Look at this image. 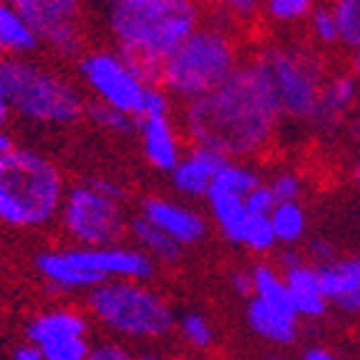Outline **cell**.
Returning a JSON list of instances; mask_svg holds the SVG:
<instances>
[{
  "instance_id": "1",
  "label": "cell",
  "mask_w": 360,
  "mask_h": 360,
  "mask_svg": "<svg viewBox=\"0 0 360 360\" xmlns=\"http://www.w3.org/2000/svg\"><path fill=\"white\" fill-rule=\"evenodd\" d=\"M283 124V111L257 56L245 60L227 84L184 103L181 134L234 162L264 154Z\"/></svg>"
},
{
  "instance_id": "2",
  "label": "cell",
  "mask_w": 360,
  "mask_h": 360,
  "mask_svg": "<svg viewBox=\"0 0 360 360\" xmlns=\"http://www.w3.org/2000/svg\"><path fill=\"white\" fill-rule=\"evenodd\" d=\"M205 23L194 0H124L108 6V33L114 49L149 84H159L162 66Z\"/></svg>"
},
{
  "instance_id": "3",
  "label": "cell",
  "mask_w": 360,
  "mask_h": 360,
  "mask_svg": "<svg viewBox=\"0 0 360 360\" xmlns=\"http://www.w3.org/2000/svg\"><path fill=\"white\" fill-rule=\"evenodd\" d=\"M68 184L53 156L33 146H13L0 159V224L46 229L58 222Z\"/></svg>"
},
{
  "instance_id": "4",
  "label": "cell",
  "mask_w": 360,
  "mask_h": 360,
  "mask_svg": "<svg viewBox=\"0 0 360 360\" xmlns=\"http://www.w3.org/2000/svg\"><path fill=\"white\" fill-rule=\"evenodd\" d=\"M232 20L205 15V23L162 66L159 86L181 103L197 101L227 84L245 63Z\"/></svg>"
},
{
  "instance_id": "5",
  "label": "cell",
  "mask_w": 360,
  "mask_h": 360,
  "mask_svg": "<svg viewBox=\"0 0 360 360\" xmlns=\"http://www.w3.org/2000/svg\"><path fill=\"white\" fill-rule=\"evenodd\" d=\"M0 91L13 114L38 129H68L86 119L81 84L36 58H0Z\"/></svg>"
},
{
  "instance_id": "6",
  "label": "cell",
  "mask_w": 360,
  "mask_h": 360,
  "mask_svg": "<svg viewBox=\"0 0 360 360\" xmlns=\"http://www.w3.org/2000/svg\"><path fill=\"white\" fill-rule=\"evenodd\" d=\"M89 318L121 340H159L176 328L172 302L149 283L114 280L86 292Z\"/></svg>"
},
{
  "instance_id": "7",
  "label": "cell",
  "mask_w": 360,
  "mask_h": 360,
  "mask_svg": "<svg viewBox=\"0 0 360 360\" xmlns=\"http://www.w3.org/2000/svg\"><path fill=\"white\" fill-rule=\"evenodd\" d=\"M257 60L267 71L283 119L307 127L320 101V91L330 76L323 56L310 46L270 43L257 53Z\"/></svg>"
},
{
  "instance_id": "8",
  "label": "cell",
  "mask_w": 360,
  "mask_h": 360,
  "mask_svg": "<svg viewBox=\"0 0 360 360\" xmlns=\"http://www.w3.org/2000/svg\"><path fill=\"white\" fill-rule=\"evenodd\" d=\"M58 224L76 247H103L127 237L131 217L124 202L101 194L89 181H78L68 186Z\"/></svg>"
},
{
  "instance_id": "9",
  "label": "cell",
  "mask_w": 360,
  "mask_h": 360,
  "mask_svg": "<svg viewBox=\"0 0 360 360\" xmlns=\"http://www.w3.org/2000/svg\"><path fill=\"white\" fill-rule=\"evenodd\" d=\"M81 89L94 101L139 119L144 111L149 84L116 49H91L76 60Z\"/></svg>"
},
{
  "instance_id": "10",
  "label": "cell",
  "mask_w": 360,
  "mask_h": 360,
  "mask_svg": "<svg viewBox=\"0 0 360 360\" xmlns=\"http://www.w3.org/2000/svg\"><path fill=\"white\" fill-rule=\"evenodd\" d=\"M36 33L41 49L73 60L86 53L84 0H8Z\"/></svg>"
},
{
  "instance_id": "11",
  "label": "cell",
  "mask_w": 360,
  "mask_h": 360,
  "mask_svg": "<svg viewBox=\"0 0 360 360\" xmlns=\"http://www.w3.org/2000/svg\"><path fill=\"white\" fill-rule=\"evenodd\" d=\"M73 262L89 272L98 285L114 280L149 283L156 275V262L136 245H103V247H66Z\"/></svg>"
},
{
  "instance_id": "12",
  "label": "cell",
  "mask_w": 360,
  "mask_h": 360,
  "mask_svg": "<svg viewBox=\"0 0 360 360\" xmlns=\"http://www.w3.org/2000/svg\"><path fill=\"white\" fill-rule=\"evenodd\" d=\"M139 214L149 219L164 234H169L181 250L202 245L207 240V234H210V219L199 210H194L189 202H184V199L151 194V197H146L141 202Z\"/></svg>"
},
{
  "instance_id": "13",
  "label": "cell",
  "mask_w": 360,
  "mask_h": 360,
  "mask_svg": "<svg viewBox=\"0 0 360 360\" xmlns=\"http://www.w3.org/2000/svg\"><path fill=\"white\" fill-rule=\"evenodd\" d=\"M136 136L146 164L154 172H162V174H172L186 151L184 136L176 129L172 114L141 116V119H136Z\"/></svg>"
},
{
  "instance_id": "14",
  "label": "cell",
  "mask_w": 360,
  "mask_h": 360,
  "mask_svg": "<svg viewBox=\"0 0 360 360\" xmlns=\"http://www.w3.org/2000/svg\"><path fill=\"white\" fill-rule=\"evenodd\" d=\"M360 103V84L348 71H333L320 91L315 114L307 121V129L318 134H333L345 127L355 106Z\"/></svg>"
},
{
  "instance_id": "15",
  "label": "cell",
  "mask_w": 360,
  "mask_h": 360,
  "mask_svg": "<svg viewBox=\"0 0 360 360\" xmlns=\"http://www.w3.org/2000/svg\"><path fill=\"white\" fill-rule=\"evenodd\" d=\"M229 159L224 154L207 146H189L181 156V162L174 167V172L169 174V184L174 189L176 197L181 199H207L212 192L217 174L222 172V167Z\"/></svg>"
},
{
  "instance_id": "16",
  "label": "cell",
  "mask_w": 360,
  "mask_h": 360,
  "mask_svg": "<svg viewBox=\"0 0 360 360\" xmlns=\"http://www.w3.org/2000/svg\"><path fill=\"white\" fill-rule=\"evenodd\" d=\"M318 270L330 310L345 318H360V255H338Z\"/></svg>"
},
{
  "instance_id": "17",
  "label": "cell",
  "mask_w": 360,
  "mask_h": 360,
  "mask_svg": "<svg viewBox=\"0 0 360 360\" xmlns=\"http://www.w3.org/2000/svg\"><path fill=\"white\" fill-rule=\"evenodd\" d=\"M89 333H91L89 312H81L76 307H66V305L38 310L25 323V340L36 342L38 348L58 340H71V338H89Z\"/></svg>"
},
{
  "instance_id": "18",
  "label": "cell",
  "mask_w": 360,
  "mask_h": 360,
  "mask_svg": "<svg viewBox=\"0 0 360 360\" xmlns=\"http://www.w3.org/2000/svg\"><path fill=\"white\" fill-rule=\"evenodd\" d=\"M283 275L297 318L305 320V323H318L330 312V302L325 297L323 283H320V270L315 264L305 259V262L283 270Z\"/></svg>"
},
{
  "instance_id": "19",
  "label": "cell",
  "mask_w": 360,
  "mask_h": 360,
  "mask_svg": "<svg viewBox=\"0 0 360 360\" xmlns=\"http://www.w3.org/2000/svg\"><path fill=\"white\" fill-rule=\"evenodd\" d=\"M247 325L257 338H262L270 345H280V348H290L300 338V323L297 312L283 310V307H272L267 302L250 297L247 302Z\"/></svg>"
},
{
  "instance_id": "20",
  "label": "cell",
  "mask_w": 360,
  "mask_h": 360,
  "mask_svg": "<svg viewBox=\"0 0 360 360\" xmlns=\"http://www.w3.org/2000/svg\"><path fill=\"white\" fill-rule=\"evenodd\" d=\"M207 210H210V219L217 227V232L222 234L224 240L234 247H242V237H245V227L250 222V210H247V197L242 194L227 192L219 186H212V192L207 194Z\"/></svg>"
},
{
  "instance_id": "21",
  "label": "cell",
  "mask_w": 360,
  "mask_h": 360,
  "mask_svg": "<svg viewBox=\"0 0 360 360\" xmlns=\"http://www.w3.org/2000/svg\"><path fill=\"white\" fill-rule=\"evenodd\" d=\"M41 49L36 33L8 0H0V58H28Z\"/></svg>"
},
{
  "instance_id": "22",
  "label": "cell",
  "mask_w": 360,
  "mask_h": 360,
  "mask_svg": "<svg viewBox=\"0 0 360 360\" xmlns=\"http://www.w3.org/2000/svg\"><path fill=\"white\" fill-rule=\"evenodd\" d=\"M129 237L134 240V245L139 250H144L156 264H176L181 257V247L176 245L169 234H164L159 227L144 219L141 214L131 217L129 224Z\"/></svg>"
},
{
  "instance_id": "23",
  "label": "cell",
  "mask_w": 360,
  "mask_h": 360,
  "mask_svg": "<svg viewBox=\"0 0 360 360\" xmlns=\"http://www.w3.org/2000/svg\"><path fill=\"white\" fill-rule=\"evenodd\" d=\"M280 247H300L307 240V212L302 202H277L270 214Z\"/></svg>"
},
{
  "instance_id": "24",
  "label": "cell",
  "mask_w": 360,
  "mask_h": 360,
  "mask_svg": "<svg viewBox=\"0 0 360 360\" xmlns=\"http://www.w3.org/2000/svg\"><path fill=\"white\" fill-rule=\"evenodd\" d=\"M252 283H255L252 297H257V300L267 302V305H272V307H283V310L295 312L292 300H290L288 283H285V275L277 264L257 262L252 267Z\"/></svg>"
},
{
  "instance_id": "25",
  "label": "cell",
  "mask_w": 360,
  "mask_h": 360,
  "mask_svg": "<svg viewBox=\"0 0 360 360\" xmlns=\"http://www.w3.org/2000/svg\"><path fill=\"white\" fill-rule=\"evenodd\" d=\"M318 0H264L262 15L275 28H295L307 23Z\"/></svg>"
},
{
  "instance_id": "26",
  "label": "cell",
  "mask_w": 360,
  "mask_h": 360,
  "mask_svg": "<svg viewBox=\"0 0 360 360\" xmlns=\"http://www.w3.org/2000/svg\"><path fill=\"white\" fill-rule=\"evenodd\" d=\"M205 15H217V18H227L234 25L252 23L262 15L264 0H194Z\"/></svg>"
},
{
  "instance_id": "27",
  "label": "cell",
  "mask_w": 360,
  "mask_h": 360,
  "mask_svg": "<svg viewBox=\"0 0 360 360\" xmlns=\"http://www.w3.org/2000/svg\"><path fill=\"white\" fill-rule=\"evenodd\" d=\"M262 181H264L262 174H259L250 162H234V159H229L222 167V172L217 174L212 186H219V189H227V192L247 197V194H252Z\"/></svg>"
},
{
  "instance_id": "28",
  "label": "cell",
  "mask_w": 360,
  "mask_h": 360,
  "mask_svg": "<svg viewBox=\"0 0 360 360\" xmlns=\"http://www.w3.org/2000/svg\"><path fill=\"white\" fill-rule=\"evenodd\" d=\"M335 15L340 49H360V0H325Z\"/></svg>"
},
{
  "instance_id": "29",
  "label": "cell",
  "mask_w": 360,
  "mask_h": 360,
  "mask_svg": "<svg viewBox=\"0 0 360 360\" xmlns=\"http://www.w3.org/2000/svg\"><path fill=\"white\" fill-rule=\"evenodd\" d=\"M86 119L94 124L96 129L106 134H116V136H129V134H136V119L116 111V108L106 106V103L91 101L86 106Z\"/></svg>"
},
{
  "instance_id": "30",
  "label": "cell",
  "mask_w": 360,
  "mask_h": 360,
  "mask_svg": "<svg viewBox=\"0 0 360 360\" xmlns=\"http://www.w3.org/2000/svg\"><path fill=\"white\" fill-rule=\"evenodd\" d=\"M176 325H179V333L189 348L210 350L214 345V328H212L210 318H207L205 312L199 310L184 312V315L176 318Z\"/></svg>"
},
{
  "instance_id": "31",
  "label": "cell",
  "mask_w": 360,
  "mask_h": 360,
  "mask_svg": "<svg viewBox=\"0 0 360 360\" xmlns=\"http://www.w3.org/2000/svg\"><path fill=\"white\" fill-rule=\"evenodd\" d=\"M307 30H310V41L318 49H338L340 46V33H338L335 15H333L328 3H318L312 15L307 18Z\"/></svg>"
},
{
  "instance_id": "32",
  "label": "cell",
  "mask_w": 360,
  "mask_h": 360,
  "mask_svg": "<svg viewBox=\"0 0 360 360\" xmlns=\"http://www.w3.org/2000/svg\"><path fill=\"white\" fill-rule=\"evenodd\" d=\"M242 247H245L247 252L257 255V257L275 252L280 245H277L270 217L250 214V222H247V227H245V237H242Z\"/></svg>"
},
{
  "instance_id": "33",
  "label": "cell",
  "mask_w": 360,
  "mask_h": 360,
  "mask_svg": "<svg viewBox=\"0 0 360 360\" xmlns=\"http://www.w3.org/2000/svg\"><path fill=\"white\" fill-rule=\"evenodd\" d=\"M267 186L277 202H300L302 192H305V179L295 169H277L267 179Z\"/></svg>"
},
{
  "instance_id": "34",
  "label": "cell",
  "mask_w": 360,
  "mask_h": 360,
  "mask_svg": "<svg viewBox=\"0 0 360 360\" xmlns=\"http://www.w3.org/2000/svg\"><path fill=\"white\" fill-rule=\"evenodd\" d=\"M91 345L89 338H71V340H58L51 345H43V358L46 360H89Z\"/></svg>"
},
{
  "instance_id": "35",
  "label": "cell",
  "mask_w": 360,
  "mask_h": 360,
  "mask_svg": "<svg viewBox=\"0 0 360 360\" xmlns=\"http://www.w3.org/2000/svg\"><path fill=\"white\" fill-rule=\"evenodd\" d=\"M89 360H141L124 340H98L91 345Z\"/></svg>"
},
{
  "instance_id": "36",
  "label": "cell",
  "mask_w": 360,
  "mask_h": 360,
  "mask_svg": "<svg viewBox=\"0 0 360 360\" xmlns=\"http://www.w3.org/2000/svg\"><path fill=\"white\" fill-rule=\"evenodd\" d=\"M305 257L307 262H312L315 267H323V264L333 262L338 257V250L328 237H312L305 245Z\"/></svg>"
},
{
  "instance_id": "37",
  "label": "cell",
  "mask_w": 360,
  "mask_h": 360,
  "mask_svg": "<svg viewBox=\"0 0 360 360\" xmlns=\"http://www.w3.org/2000/svg\"><path fill=\"white\" fill-rule=\"evenodd\" d=\"M275 205H277V199L272 197L267 181H262L252 194H247V210H250V214L270 217L272 210H275Z\"/></svg>"
},
{
  "instance_id": "38",
  "label": "cell",
  "mask_w": 360,
  "mask_h": 360,
  "mask_svg": "<svg viewBox=\"0 0 360 360\" xmlns=\"http://www.w3.org/2000/svg\"><path fill=\"white\" fill-rule=\"evenodd\" d=\"M162 114H172V96H169L159 84H154L149 89V94H146L141 116H162ZM141 116H139V119H141Z\"/></svg>"
},
{
  "instance_id": "39",
  "label": "cell",
  "mask_w": 360,
  "mask_h": 360,
  "mask_svg": "<svg viewBox=\"0 0 360 360\" xmlns=\"http://www.w3.org/2000/svg\"><path fill=\"white\" fill-rule=\"evenodd\" d=\"M91 186H96L98 192L106 194V197L111 199H119V202H127V186H124V181L116 179V176H108V174H96V176H89Z\"/></svg>"
},
{
  "instance_id": "40",
  "label": "cell",
  "mask_w": 360,
  "mask_h": 360,
  "mask_svg": "<svg viewBox=\"0 0 360 360\" xmlns=\"http://www.w3.org/2000/svg\"><path fill=\"white\" fill-rule=\"evenodd\" d=\"M232 290L234 295H240V297H252V290H255V283H252V270H234L232 272Z\"/></svg>"
},
{
  "instance_id": "41",
  "label": "cell",
  "mask_w": 360,
  "mask_h": 360,
  "mask_svg": "<svg viewBox=\"0 0 360 360\" xmlns=\"http://www.w3.org/2000/svg\"><path fill=\"white\" fill-rule=\"evenodd\" d=\"M305 250H300V247H283L280 250V257H277V267L280 270H288V267H295V264L305 262Z\"/></svg>"
},
{
  "instance_id": "42",
  "label": "cell",
  "mask_w": 360,
  "mask_h": 360,
  "mask_svg": "<svg viewBox=\"0 0 360 360\" xmlns=\"http://www.w3.org/2000/svg\"><path fill=\"white\" fill-rule=\"evenodd\" d=\"M11 360H46V358H43V350L38 348L36 342L25 340V342H18V345L11 350Z\"/></svg>"
},
{
  "instance_id": "43",
  "label": "cell",
  "mask_w": 360,
  "mask_h": 360,
  "mask_svg": "<svg viewBox=\"0 0 360 360\" xmlns=\"http://www.w3.org/2000/svg\"><path fill=\"white\" fill-rule=\"evenodd\" d=\"M300 360H340V355L333 353V350L325 348V345H310V348L302 350Z\"/></svg>"
},
{
  "instance_id": "44",
  "label": "cell",
  "mask_w": 360,
  "mask_h": 360,
  "mask_svg": "<svg viewBox=\"0 0 360 360\" xmlns=\"http://www.w3.org/2000/svg\"><path fill=\"white\" fill-rule=\"evenodd\" d=\"M13 106L11 101L6 98V94L0 91V131H8V127H11V121H13Z\"/></svg>"
},
{
  "instance_id": "45",
  "label": "cell",
  "mask_w": 360,
  "mask_h": 360,
  "mask_svg": "<svg viewBox=\"0 0 360 360\" xmlns=\"http://www.w3.org/2000/svg\"><path fill=\"white\" fill-rule=\"evenodd\" d=\"M345 131H348V136L353 139V141H360V103L355 106L353 114H350L348 124H345Z\"/></svg>"
},
{
  "instance_id": "46",
  "label": "cell",
  "mask_w": 360,
  "mask_h": 360,
  "mask_svg": "<svg viewBox=\"0 0 360 360\" xmlns=\"http://www.w3.org/2000/svg\"><path fill=\"white\" fill-rule=\"evenodd\" d=\"M348 73L355 78L360 84V49L350 51V58H348Z\"/></svg>"
},
{
  "instance_id": "47",
  "label": "cell",
  "mask_w": 360,
  "mask_h": 360,
  "mask_svg": "<svg viewBox=\"0 0 360 360\" xmlns=\"http://www.w3.org/2000/svg\"><path fill=\"white\" fill-rule=\"evenodd\" d=\"M15 146V141H13V136L8 131H0V159L8 154V151Z\"/></svg>"
},
{
  "instance_id": "48",
  "label": "cell",
  "mask_w": 360,
  "mask_h": 360,
  "mask_svg": "<svg viewBox=\"0 0 360 360\" xmlns=\"http://www.w3.org/2000/svg\"><path fill=\"white\" fill-rule=\"evenodd\" d=\"M350 176H353V184L360 189V151H358V156H355L353 169H350Z\"/></svg>"
},
{
  "instance_id": "49",
  "label": "cell",
  "mask_w": 360,
  "mask_h": 360,
  "mask_svg": "<svg viewBox=\"0 0 360 360\" xmlns=\"http://www.w3.org/2000/svg\"><path fill=\"white\" fill-rule=\"evenodd\" d=\"M141 360H164L162 355H156V353H146V355H141Z\"/></svg>"
},
{
  "instance_id": "50",
  "label": "cell",
  "mask_w": 360,
  "mask_h": 360,
  "mask_svg": "<svg viewBox=\"0 0 360 360\" xmlns=\"http://www.w3.org/2000/svg\"><path fill=\"white\" fill-rule=\"evenodd\" d=\"M108 6H116V3H124V0H106Z\"/></svg>"
},
{
  "instance_id": "51",
  "label": "cell",
  "mask_w": 360,
  "mask_h": 360,
  "mask_svg": "<svg viewBox=\"0 0 360 360\" xmlns=\"http://www.w3.org/2000/svg\"><path fill=\"white\" fill-rule=\"evenodd\" d=\"M169 360H189V358H184V355H174V358H169Z\"/></svg>"
},
{
  "instance_id": "52",
  "label": "cell",
  "mask_w": 360,
  "mask_h": 360,
  "mask_svg": "<svg viewBox=\"0 0 360 360\" xmlns=\"http://www.w3.org/2000/svg\"><path fill=\"white\" fill-rule=\"evenodd\" d=\"M270 360H283V358H270Z\"/></svg>"
}]
</instances>
